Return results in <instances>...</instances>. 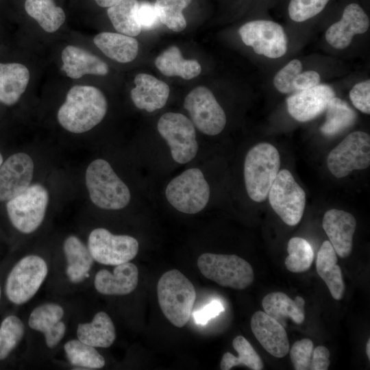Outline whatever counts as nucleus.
<instances>
[{
	"instance_id": "obj_22",
	"label": "nucleus",
	"mask_w": 370,
	"mask_h": 370,
	"mask_svg": "<svg viewBox=\"0 0 370 370\" xmlns=\"http://www.w3.org/2000/svg\"><path fill=\"white\" fill-rule=\"evenodd\" d=\"M134 83L136 86L131 90V98L138 109L151 112L165 106L170 92L165 82L151 75L139 73Z\"/></svg>"
},
{
	"instance_id": "obj_41",
	"label": "nucleus",
	"mask_w": 370,
	"mask_h": 370,
	"mask_svg": "<svg viewBox=\"0 0 370 370\" xmlns=\"http://www.w3.org/2000/svg\"><path fill=\"white\" fill-rule=\"evenodd\" d=\"M312 352L313 343L310 339L303 338L294 343L290 351V357L295 369H310Z\"/></svg>"
},
{
	"instance_id": "obj_30",
	"label": "nucleus",
	"mask_w": 370,
	"mask_h": 370,
	"mask_svg": "<svg viewBox=\"0 0 370 370\" xmlns=\"http://www.w3.org/2000/svg\"><path fill=\"white\" fill-rule=\"evenodd\" d=\"M155 65L164 75L179 76L190 79L199 75L201 67L195 60H185L176 46H171L162 52L155 60Z\"/></svg>"
},
{
	"instance_id": "obj_48",
	"label": "nucleus",
	"mask_w": 370,
	"mask_h": 370,
	"mask_svg": "<svg viewBox=\"0 0 370 370\" xmlns=\"http://www.w3.org/2000/svg\"><path fill=\"white\" fill-rule=\"evenodd\" d=\"M366 353L369 360L370 359V339L368 340L366 345Z\"/></svg>"
},
{
	"instance_id": "obj_25",
	"label": "nucleus",
	"mask_w": 370,
	"mask_h": 370,
	"mask_svg": "<svg viewBox=\"0 0 370 370\" xmlns=\"http://www.w3.org/2000/svg\"><path fill=\"white\" fill-rule=\"evenodd\" d=\"M337 261L336 253L330 242L323 241L317 253V271L326 284L332 297L340 300L345 293V284Z\"/></svg>"
},
{
	"instance_id": "obj_32",
	"label": "nucleus",
	"mask_w": 370,
	"mask_h": 370,
	"mask_svg": "<svg viewBox=\"0 0 370 370\" xmlns=\"http://www.w3.org/2000/svg\"><path fill=\"white\" fill-rule=\"evenodd\" d=\"M25 9L47 32L57 31L65 21V13L52 0H26Z\"/></svg>"
},
{
	"instance_id": "obj_20",
	"label": "nucleus",
	"mask_w": 370,
	"mask_h": 370,
	"mask_svg": "<svg viewBox=\"0 0 370 370\" xmlns=\"http://www.w3.org/2000/svg\"><path fill=\"white\" fill-rule=\"evenodd\" d=\"M138 281L137 267L130 262L116 265L113 273L99 270L95 275L94 285L102 295H125L136 288Z\"/></svg>"
},
{
	"instance_id": "obj_4",
	"label": "nucleus",
	"mask_w": 370,
	"mask_h": 370,
	"mask_svg": "<svg viewBox=\"0 0 370 370\" xmlns=\"http://www.w3.org/2000/svg\"><path fill=\"white\" fill-rule=\"evenodd\" d=\"M280 167V154L273 145L261 143L249 149L245 160L244 178L252 200L262 202L267 199Z\"/></svg>"
},
{
	"instance_id": "obj_18",
	"label": "nucleus",
	"mask_w": 370,
	"mask_h": 370,
	"mask_svg": "<svg viewBox=\"0 0 370 370\" xmlns=\"http://www.w3.org/2000/svg\"><path fill=\"white\" fill-rule=\"evenodd\" d=\"M251 329L263 348L276 358H283L289 351V341L284 327L262 311L251 318Z\"/></svg>"
},
{
	"instance_id": "obj_9",
	"label": "nucleus",
	"mask_w": 370,
	"mask_h": 370,
	"mask_svg": "<svg viewBox=\"0 0 370 370\" xmlns=\"http://www.w3.org/2000/svg\"><path fill=\"white\" fill-rule=\"evenodd\" d=\"M157 128L169 146L171 156L176 162L185 164L196 156L198 143L195 127L186 116L166 112L158 120Z\"/></svg>"
},
{
	"instance_id": "obj_14",
	"label": "nucleus",
	"mask_w": 370,
	"mask_h": 370,
	"mask_svg": "<svg viewBox=\"0 0 370 370\" xmlns=\"http://www.w3.org/2000/svg\"><path fill=\"white\" fill-rule=\"evenodd\" d=\"M238 33L243 42L254 52L269 58H278L287 51V38L282 27L273 21L256 20L242 25Z\"/></svg>"
},
{
	"instance_id": "obj_11",
	"label": "nucleus",
	"mask_w": 370,
	"mask_h": 370,
	"mask_svg": "<svg viewBox=\"0 0 370 370\" xmlns=\"http://www.w3.org/2000/svg\"><path fill=\"white\" fill-rule=\"evenodd\" d=\"M370 164V136L356 131L347 135L329 153L327 165L337 178L348 175L354 170H362Z\"/></svg>"
},
{
	"instance_id": "obj_42",
	"label": "nucleus",
	"mask_w": 370,
	"mask_h": 370,
	"mask_svg": "<svg viewBox=\"0 0 370 370\" xmlns=\"http://www.w3.org/2000/svg\"><path fill=\"white\" fill-rule=\"evenodd\" d=\"M349 98L358 110L365 114L370 113V80L356 84L349 92Z\"/></svg>"
},
{
	"instance_id": "obj_16",
	"label": "nucleus",
	"mask_w": 370,
	"mask_h": 370,
	"mask_svg": "<svg viewBox=\"0 0 370 370\" xmlns=\"http://www.w3.org/2000/svg\"><path fill=\"white\" fill-rule=\"evenodd\" d=\"M334 97V90L326 84L298 90L286 99L288 112L298 121H309L325 111L330 101Z\"/></svg>"
},
{
	"instance_id": "obj_37",
	"label": "nucleus",
	"mask_w": 370,
	"mask_h": 370,
	"mask_svg": "<svg viewBox=\"0 0 370 370\" xmlns=\"http://www.w3.org/2000/svg\"><path fill=\"white\" fill-rule=\"evenodd\" d=\"M288 256L285 259V266L293 273H301L308 270L314 258L313 249L304 238L293 237L288 243Z\"/></svg>"
},
{
	"instance_id": "obj_27",
	"label": "nucleus",
	"mask_w": 370,
	"mask_h": 370,
	"mask_svg": "<svg viewBox=\"0 0 370 370\" xmlns=\"http://www.w3.org/2000/svg\"><path fill=\"white\" fill-rule=\"evenodd\" d=\"M29 80L27 68L20 63H0V101L7 106L16 103Z\"/></svg>"
},
{
	"instance_id": "obj_10",
	"label": "nucleus",
	"mask_w": 370,
	"mask_h": 370,
	"mask_svg": "<svg viewBox=\"0 0 370 370\" xmlns=\"http://www.w3.org/2000/svg\"><path fill=\"white\" fill-rule=\"evenodd\" d=\"M273 210L287 225H297L304 214L306 193L287 169L279 171L269 191Z\"/></svg>"
},
{
	"instance_id": "obj_6",
	"label": "nucleus",
	"mask_w": 370,
	"mask_h": 370,
	"mask_svg": "<svg viewBox=\"0 0 370 370\" xmlns=\"http://www.w3.org/2000/svg\"><path fill=\"white\" fill-rule=\"evenodd\" d=\"M210 186L201 171L197 168L186 170L167 185L165 195L169 203L177 210L196 214L208 204Z\"/></svg>"
},
{
	"instance_id": "obj_26",
	"label": "nucleus",
	"mask_w": 370,
	"mask_h": 370,
	"mask_svg": "<svg viewBox=\"0 0 370 370\" xmlns=\"http://www.w3.org/2000/svg\"><path fill=\"white\" fill-rule=\"evenodd\" d=\"M67 265L66 273L69 280L75 284L84 281L94 262L90 251L76 236H68L63 244Z\"/></svg>"
},
{
	"instance_id": "obj_39",
	"label": "nucleus",
	"mask_w": 370,
	"mask_h": 370,
	"mask_svg": "<svg viewBox=\"0 0 370 370\" xmlns=\"http://www.w3.org/2000/svg\"><path fill=\"white\" fill-rule=\"evenodd\" d=\"M330 0H291L288 5L290 18L303 22L320 13Z\"/></svg>"
},
{
	"instance_id": "obj_29",
	"label": "nucleus",
	"mask_w": 370,
	"mask_h": 370,
	"mask_svg": "<svg viewBox=\"0 0 370 370\" xmlns=\"http://www.w3.org/2000/svg\"><path fill=\"white\" fill-rule=\"evenodd\" d=\"M77 336L94 347L107 348L114 342L115 328L109 315L101 311L95 314L91 322L78 324Z\"/></svg>"
},
{
	"instance_id": "obj_47",
	"label": "nucleus",
	"mask_w": 370,
	"mask_h": 370,
	"mask_svg": "<svg viewBox=\"0 0 370 370\" xmlns=\"http://www.w3.org/2000/svg\"><path fill=\"white\" fill-rule=\"evenodd\" d=\"M97 5L103 8H109L123 0H95Z\"/></svg>"
},
{
	"instance_id": "obj_12",
	"label": "nucleus",
	"mask_w": 370,
	"mask_h": 370,
	"mask_svg": "<svg viewBox=\"0 0 370 370\" xmlns=\"http://www.w3.org/2000/svg\"><path fill=\"white\" fill-rule=\"evenodd\" d=\"M88 248L97 262L118 265L130 262L138 254V241L128 235H115L105 228H96L89 234Z\"/></svg>"
},
{
	"instance_id": "obj_15",
	"label": "nucleus",
	"mask_w": 370,
	"mask_h": 370,
	"mask_svg": "<svg viewBox=\"0 0 370 370\" xmlns=\"http://www.w3.org/2000/svg\"><path fill=\"white\" fill-rule=\"evenodd\" d=\"M34 164L32 158L19 152L0 166V201H8L25 190L31 184Z\"/></svg>"
},
{
	"instance_id": "obj_35",
	"label": "nucleus",
	"mask_w": 370,
	"mask_h": 370,
	"mask_svg": "<svg viewBox=\"0 0 370 370\" xmlns=\"http://www.w3.org/2000/svg\"><path fill=\"white\" fill-rule=\"evenodd\" d=\"M66 356L70 363L83 369H97L104 367V358L96 349L81 341L71 340L64 345Z\"/></svg>"
},
{
	"instance_id": "obj_49",
	"label": "nucleus",
	"mask_w": 370,
	"mask_h": 370,
	"mask_svg": "<svg viewBox=\"0 0 370 370\" xmlns=\"http://www.w3.org/2000/svg\"><path fill=\"white\" fill-rule=\"evenodd\" d=\"M2 163H3V157L1 154L0 153V166L1 165Z\"/></svg>"
},
{
	"instance_id": "obj_31",
	"label": "nucleus",
	"mask_w": 370,
	"mask_h": 370,
	"mask_svg": "<svg viewBox=\"0 0 370 370\" xmlns=\"http://www.w3.org/2000/svg\"><path fill=\"white\" fill-rule=\"evenodd\" d=\"M325 121L320 127L326 136H336L351 127L356 121V113L349 104L338 97H333L325 110Z\"/></svg>"
},
{
	"instance_id": "obj_46",
	"label": "nucleus",
	"mask_w": 370,
	"mask_h": 370,
	"mask_svg": "<svg viewBox=\"0 0 370 370\" xmlns=\"http://www.w3.org/2000/svg\"><path fill=\"white\" fill-rule=\"evenodd\" d=\"M330 352L324 346L317 347L312 352L311 370H327L330 366Z\"/></svg>"
},
{
	"instance_id": "obj_34",
	"label": "nucleus",
	"mask_w": 370,
	"mask_h": 370,
	"mask_svg": "<svg viewBox=\"0 0 370 370\" xmlns=\"http://www.w3.org/2000/svg\"><path fill=\"white\" fill-rule=\"evenodd\" d=\"M232 346L237 352L238 356L230 352L225 353L221 360V369L229 370L238 365H244L252 370H261L264 368L262 359L245 337L236 336L232 341Z\"/></svg>"
},
{
	"instance_id": "obj_17",
	"label": "nucleus",
	"mask_w": 370,
	"mask_h": 370,
	"mask_svg": "<svg viewBox=\"0 0 370 370\" xmlns=\"http://www.w3.org/2000/svg\"><path fill=\"white\" fill-rule=\"evenodd\" d=\"M369 24V18L363 9L357 3H350L345 8L341 19L326 31V41L335 49H346L354 36L366 32Z\"/></svg>"
},
{
	"instance_id": "obj_8",
	"label": "nucleus",
	"mask_w": 370,
	"mask_h": 370,
	"mask_svg": "<svg viewBox=\"0 0 370 370\" xmlns=\"http://www.w3.org/2000/svg\"><path fill=\"white\" fill-rule=\"evenodd\" d=\"M48 202V191L42 185H30L6 203L8 215L12 225L23 234L32 233L43 221Z\"/></svg>"
},
{
	"instance_id": "obj_28",
	"label": "nucleus",
	"mask_w": 370,
	"mask_h": 370,
	"mask_svg": "<svg viewBox=\"0 0 370 370\" xmlns=\"http://www.w3.org/2000/svg\"><path fill=\"white\" fill-rule=\"evenodd\" d=\"M93 42L107 57L121 63L132 62L138 51L137 40L120 33L101 32Z\"/></svg>"
},
{
	"instance_id": "obj_19",
	"label": "nucleus",
	"mask_w": 370,
	"mask_h": 370,
	"mask_svg": "<svg viewBox=\"0 0 370 370\" xmlns=\"http://www.w3.org/2000/svg\"><path fill=\"white\" fill-rule=\"evenodd\" d=\"M322 226L336 254L341 258L349 256L356 227L354 217L343 210L331 209L325 213Z\"/></svg>"
},
{
	"instance_id": "obj_50",
	"label": "nucleus",
	"mask_w": 370,
	"mask_h": 370,
	"mask_svg": "<svg viewBox=\"0 0 370 370\" xmlns=\"http://www.w3.org/2000/svg\"><path fill=\"white\" fill-rule=\"evenodd\" d=\"M0 297H1V287H0Z\"/></svg>"
},
{
	"instance_id": "obj_5",
	"label": "nucleus",
	"mask_w": 370,
	"mask_h": 370,
	"mask_svg": "<svg viewBox=\"0 0 370 370\" xmlns=\"http://www.w3.org/2000/svg\"><path fill=\"white\" fill-rule=\"evenodd\" d=\"M197 267L205 278L236 290L247 288L254 279L250 264L236 255L204 253L198 258Z\"/></svg>"
},
{
	"instance_id": "obj_3",
	"label": "nucleus",
	"mask_w": 370,
	"mask_h": 370,
	"mask_svg": "<svg viewBox=\"0 0 370 370\" xmlns=\"http://www.w3.org/2000/svg\"><path fill=\"white\" fill-rule=\"evenodd\" d=\"M86 185L92 202L105 210H120L130 201L127 185L118 177L108 162L96 159L88 166Z\"/></svg>"
},
{
	"instance_id": "obj_38",
	"label": "nucleus",
	"mask_w": 370,
	"mask_h": 370,
	"mask_svg": "<svg viewBox=\"0 0 370 370\" xmlns=\"http://www.w3.org/2000/svg\"><path fill=\"white\" fill-rule=\"evenodd\" d=\"M25 334L22 321L15 315L6 317L0 325V360H5L21 342Z\"/></svg>"
},
{
	"instance_id": "obj_45",
	"label": "nucleus",
	"mask_w": 370,
	"mask_h": 370,
	"mask_svg": "<svg viewBox=\"0 0 370 370\" xmlns=\"http://www.w3.org/2000/svg\"><path fill=\"white\" fill-rule=\"evenodd\" d=\"M320 76L314 71H307L299 73L294 82L295 90H302L310 88L319 84Z\"/></svg>"
},
{
	"instance_id": "obj_13",
	"label": "nucleus",
	"mask_w": 370,
	"mask_h": 370,
	"mask_svg": "<svg viewBox=\"0 0 370 370\" xmlns=\"http://www.w3.org/2000/svg\"><path fill=\"white\" fill-rule=\"evenodd\" d=\"M184 107L192 123L202 133L215 136L226 124V116L212 92L205 86L193 89L185 97Z\"/></svg>"
},
{
	"instance_id": "obj_24",
	"label": "nucleus",
	"mask_w": 370,
	"mask_h": 370,
	"mask_svg": "<svg viewBox=\"0 0 370 370\" xmlns=\"http://www.w3.org/2000/svg\"><path fill=\"white\" fill-rule=\"evenodd\" d=\"M262 304L264 312L284 327L287 318L297 324H301L304 321L305 300L300 296H296L293 300L284 293L273 292L263 298Z\"/></svg>"
},
{
	"instance_id": "obj_43",
	"label": "nucleus",
	"mask_w": 370,
	"mask_h": 370,
	"mask_svg": "<svg viewBox=\"0 0 370 370\" xmlns=\"http://www.w3.org/2000/svg\"><path fill=\"white\" fill-rule=\"evenodd\" d=\"M137 19L141 29L145 30L155 29L160 23L154 5L149 2L139 3L137 11Z\"/></svg>"
},
{
	"instance_id": "obj_40",
	"label": "nucleus",
	"mask_w": 370,
	"mask_h": 370,
	"mask_svg": "<svg viewBox=\"0 0 370 370\" xmlns=\"http://www.w3.org/2000/svg\"><path fill=\"white\" fill-rule=\"evenodd\" d=\"M301 70L302 64L299 60L294 59L291 60L280 69L274 77V86L279 92L284 94L295 91L293 82Z\"/></svg>"
},
{
	"instance_id": "obj_7",
	"label": "nucleus",
	"mask_w": 370,
	"mask_h": 370,
	"mask_svg": "<svg viewBox=\"0 0 370 370\" xmlns=\"http://www.w3.org/2000/svg\"><path fill=\"white\" fill-rule=\"evenodd\" d=\"M48 273L45 260L37 255L22 258L13 267L6 280L5 294L16 305H21L38 292Z\"/></svg>"
},
{
	"instance_id": "obj_1",
	"label": "nucleus",
	"mask_w": 370,
	"mask_h": 370,
	"mask_svg": "<svg viewBox=\"0 0 370 370\" xmlns=\"http://www.w3.org/2000/svg\"><path fill=\"white\" fill-rule=\"evenodd\" d=\"M108 109L103 92L91 86H74L58 112L60 124L67 131L81 134L98 125Z\"/></svg>"
},
{
	"instance_id": "obj_33",
	"label": "nucleus",
	"mask_w": 370,
	"mask_h": 370,
	"mask_svg": "<svg viewBox=\"0 0 370 370\" xmlns=\"http://www.w3.org/2000/svg\"><path fill=\"white\" fill-rule=\"evenodd\" d=\"M138 5L137 0H123L108 8V16L118 32L132 37L140 33L137 19Z\"/></svg>"
},
{
	"instance_id": "obj_2",
	"label": "nucleus",
	"mask_w": 370,
	"mask_h": 370,
	"mask_svg": "<svg viewBox=\"0 0 370 370\" xmlns=\"http://www.w3.org/2000/svg\"><path fill=\"white\" fill-rule=\"evenodd\" d=\"M159 306L166 318L177 328L188 321L196 299V291L190 281L180 271L165 272L157 284Z\"/></svg>"
},
{
	"instance_id": "obj_21",
	"label": "nucleus",
	"mask_w": 370,
	"mask_h": 370,
	"mask_svg": "<svg viewBox=\"0 0 370 370\" xmlns=\"http://www.w3.org/2000/svg\"><path fill=\"white\" fill-rule=\"evenodd\" d=\"M64 309L55 303H47L34 308L28 319L29 326L44 334L47 347H56L63 338L66 325L62 319Z\"/></svg>"
},
{
	"instance_id": "obj_23",
	"label": "nucleus",
	"mask_w": 370,
	"mask_h": 370,
	"mask_svg": "<svg viewBox=\"0 0 370 370\" xmlns=\"http://www.w3.org/2000/svg\"><path fill=\"white\" fill-rule=\"evenodd\" d=\"M62 70L73 79H79L86 74L106 75L108 66L97 56L84 49L69 45L62 52Z\"/></svg>"
},
{
	"instance_id": "obj_36",
	"label": "nucleus",
	"mask_w": 370,
	"mask_h": 370,
	"mask_svg": "<svg viewBox=\"0 0 370 370\" xmlns=\"http://www.w3.org/2000/svg\"><path fill=\"white\" fill-rule=\"evenodd\" d=\"M192 0H156L154 8L161 23L169 29L178 32L186 27L182 14Z\"/></svg>"
},
{
	"instance_id": "obj_44",
	"label": "nucleus",
	"mask_w": 370,
	"mask_h": 370,
	"mask_svg": "<svg viewBox=\"0 0 370 370\" xmlns=\"http://www.w3.org/2000/svg\"><path fill=\"white\" fill-rule=\"evenodd\" d=\"M224 311L223 304L218 300H214L206 305L199 310L193 313V318L197 324L205 325L211 319L216 317Z\"/></svg>"
}]
</instances>
